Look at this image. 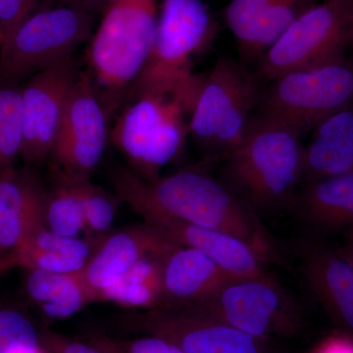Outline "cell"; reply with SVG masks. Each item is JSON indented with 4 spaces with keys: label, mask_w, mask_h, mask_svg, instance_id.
I'll list each match as a JSON object with an SVG mask.
<instances>
[{
    "label": "cell",
    "mask_w": 353,
    "mask_h": 353,
    "mask_svg": "<svg viewBox=\"0 0 353 353\" xmlns=\"http://www.w3.org/2000/svg\"><path fill=\"white\" fill-rule=\"evenodd\" d=\"M115 194L143 217L162 216L216 230L245 241L265 262L279 261L275 240L259 216L220 179L187 169L145 181L130 169H116Z\"/></svg>",
    "instance_id": "obj_1"
},
{
    "label": "cell",
    "mask_w": 353,
    "mask_h": 353,
    "mask_svg": "<svg viewBox=\"0 0 353 353\" xmlns=\"http://www.w3.org/2000/svg\"><path fill=\"white\" fill-rule=\"evenodd\" d=\"M301 137L254 116L240 145L221 161L220 180L259 216L289 208L303 182Z\"/></svg>",
    "instance_id": "obj_2"
},
{
    "label": "cell",
    "mask_w": 353,
    "mask_h": 353,
    "mask_svg": "<svg viewBox=\"0 0 353 353\" xmlns=\"http://www.w3.org/2000/svg\"><path fill=\"white\" fill-rule=\"evenodd\" d=\"M161 0H112L92 36L88 71L109 119L145 67L157 34Z\"/></svg>",
    "instance_id": "obj_3"
},
{
    "label": "cell",
    "mask_w": 353,
    "mask_h": 353,
    "mask_svg": "<svg viewBox=\"0 0 353 353\" xmlns=\"http://www.w3.org/2000/svg\"><path fill=\"white\" fill-rule=\"evenodd\" d=\"M199 87L169 94L141 95L128 102L109 132V141L134 175L157 180L183 152L189 134L187 116Z\"/></svg>",
    "instance_id": "obj_4"
},
{
    "label": "cell",
    "mask_w": 353,
    "mask_h": 353,
    "mask_svg": "<svg viewBox=\"0 0 353 353\" xmlns=\"http://www.w3.org/2000/svg\"><path fill=\"white\" fill-rule=\"evenodd\" d=\"M215 34V23L202 0H161L152 48L128 92L129 101L196 85L201 76L192 70Z\"/></svg>",
    "instance_id": "obj_5"
},
{
    "label": "cell",
    "mask_w": 353,
    "mask_h": 353,
    "mask_svg": "<svg viewBox=\"0 0 353 353\" xmlns=\"http://www.w3.org/2000/svg\"><path fill=\"white\" fill-rule=\"evenodd\" d=\"M259 77L243 64L223 58L202 78L189 120V134L222 161L243 139L254 119L261 87Z\"/></svg>",
    "instance_id": "obj_6"
},
{
    "label": "cell",
    "mask_w": 353,
    "mask_h": 353,
    "mask_svg": "<svg viewBox=\"0 0 353 353\" xmlns=\"http://www.w3.org/2000/svg\"><path fill=\"white\" fill-rule=\"evenodd\" d=\"M262 90L255 117L312 131L325 118L353 104V60L289 72Z\"/></svg>",
    "instance_id": "obj_7"
},
{
    "label": "cell",
    "mask_w": 353,
    "mask_h": 353,
    "mask_svg": "<svg viewBox=\"0 0 353 353\" xmlns=\"http://www.w3.org/2000/svg\"><path fill=\"white\" fill-rule=\"evenodd\" d=\"M265 341L301 336V306L273 276L233 279L212 296L189 307Z\"/></svg>",
    "instance_id": "obj_8"
},
{
    "label": "cell",
    "mask_w": 353,
    "mask_h": 353,
    "mask_svg": "<svg viewBox=\"0 0 353 353\" xmlns=\"http://www.w3.org/2000/svg\"><path fill=\"white\" fill-rule=\"evenodd\" d=\"M353 0H324L304 11L260 59L259 79L345 59Z\"/></svg>",
    "instance_id": "obj_9"
},
{
    "label": "cell",
    "mask_w": 353,
    "mask_h": 353,
    "mask_svg": "<svg viewBox=\"0 0 353 353\" xmlns=\"http://www.w3.org/2000/svg\"><path fill=\"white\" fill-rule=\"evenodd\" d=\"M92 30V14L81 9H39L0 46V83L19 82L71 57Z\"/></svg>",
    "instance_id": "obj_10"
},
{
    "label": "cell",
    "mask_w": 353,
    "mask_h": 353,
    "mask_svg": "<svg viewBox=\"0 0 353 353\" xmlns=\"http://www.w3.org/2000/svg\"><path fill=\"white\" fill-rule=\"evenodd\" d=\"M109 121L90 72L81 71L51 152L52 171L70 179H90L105 152Z\"/></svg>",
    "instance_id": "obj_11"
},
{
    "label": "cell",
    "mask_w": 353,
    "mask_h": 353,
    "mask_svg": "<svg viewBox=\"0 0 353 353\" xmlns=\"http://www.w3.org/2000/svg\"><path fill=\"white\" fill-rule=\"evenodd\" d=\"M128 324L170 341L183 353H276L272 341L189 308L141 311Z\"/></svg>",
    "instance_id": "obj_12"
},
{
    "label": "cell",
    "mask_w": 353,
    "mask_h": 353,
    "mask_svg": "<svg viewBox=\"0 0 353 353\" xmlns=\"http://www.w3.org/2000/svg\"><path fill=\"white\" fill-rule=\"evenodd\" d=\"M80 73L78 62L71 55L32 76L21 92L24 125L21 157L27 163H39L50 157Z\"/></svg>",
    "instance_id": "obj_13"
},
{
    "label": "cell",
    "mask_w": 353,
    "mask_h": 353,
    "mask_svg": "<svg viewBox=\"0 0 353 353\" xmlns=\"http://www.w3.org/2000/svg\"><path fill=\"white\" fill-rule=\"evenodd\" d=\"M175 245L146 222L102 236L95 243L94 252L82 270L94 303L102 290L113 285L141 259L162 256Z\"/></svg>",
    "instance_id": "obj_14"
},
{
    "label": "cell",
    "mask_w": 353,
    "mask_h": 353,
    "mask_svg": "<svg viewBox=\"0 0 353 353\" xmlns=\"http://www.w3.org/2000/svg\"><path fill=\"white\" fill-rule=\"evenodd\" d=\"M315 0H232L225 13L246 58H260Z\"/></svg>",
    "instance_id": "obj_15"
},
{
    "label": "cell",
    "mask_w": 353,
    "mask_h": 353,
    "mask_svg": "<svg viewBox=\"0 0 353 353\" xmlns=\"http://www.w3.org/2000/svg\"><path fill=\"white\" fill-rule=\"evenodd\" d=\"M304 278L316 299L339 327L353 338V268L332 248L310 241L301 248Z\"/></svg>",
    "instance_id": "obj_16"
},
{
    "label": "cell",
    "mask_w": 353,
    "mask_h": 353,
    "mask_svg": "<svg viewBox=\"0 0 353 353\" xmlns=\"http://www.w3.org/2000/svg\"><path fill=\"white\" fill-rule=\"evenodd\" d=\"M48 192L30 170L11 167L0 174V254L8 256L46 226Z\"/></svg>",
    "instance_id": "obj_17"
},
{
    "label": "cell",
    "mask_w": 353,
    "mask_h": 353,
    "mask_svg": "<svg viewBox=\"0 0 353 353\" xmlns=\"http://www.w3.org/2000/svg\"><path fill=\"white\" fill-rule=\"evenodd\" d=\"M143 220L161 232L172 243L205 253L234 278H261L271 275L265 269L266 262L240 239L162 216H152Z\"/></svg>",
    "instance_id": "obj_18"
},
{
    "label": "cell",
    "mask_w": 353,
    "mask_h": 353,
    "mask_svg": "<svg viewBox=\"0 0 353 353\" xmlns=\"http://www.w3.org/2000/svg\"><path fill=\"white\" fill-rule=\"evenodd\" d=\"M161 267L166 309L194 307L236 279L205 253L188 246H173L161 257Z\"/></svg>",
    "instance_id": "obj_19"
},
{
    "label": "cell",
    "mask_w": 353,
    "mask_h": 353,
    "mask_svg": "<svg viewBox=\"0 0 353 353\" xmlns=\"http://www.w3.org/2000/svg\"><path fill=\"white\" fill-rule=\"evenodd\" d=\"M289 208L319 234H353V171L304 183Z\"/></svg>",
    "instance_id": "obj_20"
},
{
    "label": "cell",
    "mask_w": 353,
    "mask_h": 353,
    "mask_svg": "<svg viewBox=\"0 0 353 353\" xmlns=\"http://www.w3.org/2000/svg\"><path fill=\"white\" fill-rule=\"evenodd\" d=\"M353 171V104L325 118L304 145L303 182Z\"/></svg>",
    "instance_id": "obj_21"
},
{
    "label": "cell",
    "mask_w": 353,
    "mask_h": 353,
    "mask_svg": "<svg viewBox=\"0 0 353 353\" xmlns=\"http://www.w3.org/2000/svg\"><path fill=\"white\" fill-rule=\"evenodd\" d=\"M97 241L60 236L44 227L28 236L8 256L14 266L26 271L75 273L85 268Z\"/></svg>",
    "instance_id": "obj_22"
},
{
    "label": "cell",
    "mask_w": 353,
    "mask_h": 353,
    "mask_svg": "<svg viewBox=\"0 0 353 353\" xmlns=\"http://www.w3.org/2000/svg\"><path fill=\"white\" fill-rule=\"evenodd\" d=\"M25 292L34 305L50 319H66L88 304L94 303V294L82 274L27 271Z\"/></svg>",
    "instance_id": "obj_23"
},
{
    "label": "cell",
    "mask_w": 353,
    "mask_h": 353,
    "mask_svg": "<svg viewBox=\"0 0 353 353\" xmlns=\"http://www.w3.org/2000/svg\"><path fill=\"white\" fill-rule=\"evenodd\" d=\"M162 256L141 259L113 285L102 290L97 303H112L141 311L163 307Z\"/></svg>",
    "instance_id": "obj_24"
},
{
    "label": "cell",
    "mask_w": 353,
    "mask_h": 353,
    "mask_svg": "<svg viewBox=\"0 0 353 353\" xmlns=\"http://www.w3.org/2000/svg\"><path fill=\"white\" fill-rule=\"evenodd\" d=\"M52 173L55 182L48 192L44 212L46 226L60 236L78 238L81 233H85V225L75 183L57 172Z\"/></svg>",
    "instance_id": "obj_25"
},
{
    "label": "cell",
    "mask_w": 353,
    "mask_h": 353,
    "mask_svg": "<svg viewBox=\"0 0 353 353\" xmlns=\"http://www.w3.org/2000/svg\"><path fill=\"white\" fill-rule=\"evenodd\" d=\"M0 353H46L43 334L18 304L0 303Z\"/></svg>",
    "instance_id": "obj_26"
},
{
    "label": "cell",
    "mask_w": 353,
    "mask_h": 353,
    "mask_svg": "<svg viewBox=\"0 0 353 353\" xmlns=\"http://www.w3.org/2000/svg\"><path fill=\"white\" fill-rule=\"evenodd\" d=\"M72 180L75 183L82 204L85 234L88 239L99 240L109 233L121 201L116 194H111L108 190L92 183L90 178Z\"/></svg>",
    "instance_id": "obj_27"
},
{
    "label": "cell",
    "mask_w": 353,
    "mask_h": 353,
    "mask_svg": "<svg viewBox=\"0 0 353 353\" xmlns=\"http://www.w3.org/2000/svg\"><path fill=\"white\" fill-rule=\"evenodd\" d=\"M23 125L22 92L16 88L0 90V174L14 167L21 157Z\"/></svg>",
    "instance_id": "obj_28"
},
{
    "label": "cell",
    "mask_w": 353,
    "mask_h": 353,
    "mask_svg": "<svg viewBox=\"0 0 353 353\" xmlns=\"http://www.w3.org/2000/svg\"><path fill=\"white\" fill-rule=\"evenodd\" d=\"M94 345L103 353H183L175 343L152 334L125 341L99 338Z\"/></svg>",
    "instance_id": "obj_29"
},
{
    "label": "cell",
    "mask_w": 353,
    "mask_h": 353,
    "mask_svg": "<svg viewBox=\"0 0 353 353\" xmlns=\"http://www.w3.org/2000/svg\"><path fill=\"white\" fill-rule=\"evenodd\" d=\"M43 1L44 0H0L1 44L29 16L41 9L39 7Z\"/></svg>",
    "instance_id": "obj_30"
},
{
    "label": "cell",
    "mask_w": 353,
    "mask_h": 353,
    "mask_svg": "<svg viewBox=\"0 0 353 353\" xmlns=\"http://www.w3.org/2000/svg\"><path fill=\"white\" fill-rule=\"evenodd\" d=\"M43 340L46 353H103L94 345L70 340L57 334H43Z\"/></svg>",
    "instance_id": "obj_31"
},
{
    "label": "cell",
    "mask_w": 353,
    "mask_h": 353,
    "mask_svg": "<svg viewBox=\"0 0 353 353\" xmlns=\"http://www.w3.org/2000/svg\"><path fill=\"white\" fill-rule=\"evenodd\" d=\"M64 6L81 9L85 12L92 14L97 11L105 10L112 0H60Z\"/></svg>",
    "instance_id": "obj_32"
},
{
    "label": "cell",
    "mask_w": 353,
    "mask_h": 353,
    "mask_svg": "<svg viewBox=\"0 0 353 353\" xmlns=\"http://www.w3.org/2000/svg\"><path fill=\"white\" fill-rule=\"evenodd\" d=\"M15 268L14 266L13 262L11 261V259H9V256H6V255H0V277L4 274H6L7 272L11 270V269Z\"/></svg>",
    "instance_id": "obj_33"
},
{
    "label": "cell",
    "mask_w": 353,
    "mask_h": 353,
    "mask_svg": "<svg viewBox=\"0 0 353 353\" xmlns=\"http://www.w3.org/2000/svg\"><path fill=\"white\" fill-rule=\"evenodd\" d=\"M350 46H352V48H353V13H352V24H350Z\"/></svg>",
    "instance_id": "obj_34"
},
{
    "label": "cell",
    "mask_w": 353,
    "mask_h": 353,
    "mask_svg": "<svg viewBox=\"0 0 353 353\" xmlns=\"http://www.w3.org/2000/svg\"><path fill=\"white\" fill-rule=\"evenodd\" d=\"M0 46H1V34H0Z\"/></svg>",
    "instance_id": "obj_35"
},
{
    "label": "cell",
    "mask_w": 353,
    "mask_h": 353,
    "mask_svg": "<svg viewBox=\"0 0 353 353\" xmlns=\"http://www.w3.org/2000/svg\"><path fill=\"white\" fill-rule=\"evenodd\" d=\"M0 255H2V254H0Z\"/></svg>",
    "instance_id": "obj_36"
}]
</instances>
